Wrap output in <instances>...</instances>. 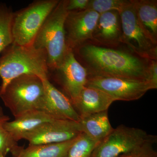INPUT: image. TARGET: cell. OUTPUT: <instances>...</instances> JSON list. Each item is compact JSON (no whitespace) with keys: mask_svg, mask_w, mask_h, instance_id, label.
Returning <instances> with one entry per match:
<instances>
[{"mask_svg":"<svg viewBox=\"0 0 157 157\" xmlns=\"http://www.w3.org/2000/svg\"><path fill=\"white\" fill-rule=\"evenodd\" d=\"M73 51L86 65L88 76L117 77L149 82L151 60L126 52L92 44H83Z\"/></svg>","mask_w":157,"mask_h":157,"instance_id":"cell-1","label":"cell"},{"mask_svg":"<svg viewBox=\"0 0 157 157\" xmlns=\"http://www.w3.org/2000/svg\"><path fill=\"white\" fill-rule=\"evenodd\" d=\"M48 57L43 49L33 45L21 46L11 44L0 56V93L14 78L24 75H33L48 78Z\"/></svg>","mask_w":157,"mask_h":157,"instance_id":"cell-2","label":"cell"},{"mask_svg":"<svg viewBox=\"0 0 157 157\" xmlns=\"http://www.w3.org/2000/svg\"><path fill=\"white\" fill-rule=\"evenodd\" d=\"M67 0L58 4L43 23L34 39L35 48L43 49L48 57L49 70L53 71L69 50L66 42L65 22L68 11Z\"/></svg>","mask_w":157,"mask_h":157,"instance_id":"cell-3","label":"cell"},{"mask_svg":"<svg viewBox=\"0 0 157 157\" xmlns=\"http://www.w3.org/2000/svg\"><path fill=\"white\" fill-rule=\"evenodd\" d=\"M43 79L24 75L11 80L0 98L14 117L31 110H41L45 97Z\"/></svg>","mask_w":157,"mask_h":157,"instance_id":"cell-4","label":"cell"},{"mask_svg":"<svg viewBox=\"0 0 157 157\" xmlns=\"http://www.w3.org/2000/svg\"><path fill=\"white\" fill-rule=\"evenodd\" d=\"M59 0H37L29 6L13 12L11 20L13 44L33 45L43 23Z\"/></svg>","mask_w":157,"mask_h":157,"instance_id":"cell-5","label":"cell"},{"mask_svg":"<svg viewBox=\"0 0 157 157\" xmlns=\"http://www.w3.org/2000/svg\"><path fill=\"white\" fill-rule=\"evenodd\" d=\"M157 141L156 135L148 134L141 129L120 125L98 144L92 157H117L145 144Z\"/></svg>","mask_w":157,"mask_h":157,"instance_id":"cell-6","label":"cell"},{"mask_svg":"<svg viewBox=\"0 0 157 157\" xmlns=\"http://www.w3.org/2000/svg\"><path fill=\"white\" fill-rule=\"evenodd\" d=\"M119 13L122 30L121 43L125 44L137 56L156 60L157 45L146 36L139 25L133 1H131Z\"/></svg>","mask_w":157,"mask_h":157,"instance_id":"cell-7","label":"cell"},{"mask_svg":"<svg viewBox=\"0 0 157 157\" xmlns=\"http://www.w3.org/2000/svg\"><path fill=\"white\" fill-rule=\"evenodd\" d=\"M86 86L101 90L115 101H133L153 90L148 82L108 76H88Z\"/></svg>","mask_w":157,"mask_h":157,"instance_id":"cell-8","label":"cell"},{"mask_svg":"<svg viewBox=\"0 0 157 157\" xmlns=\"http://www.w3.org/2000/svg\"><path fill=\"white\" fill-rule=\"evenodd\" d=\"M56 78L73 106L87 82L88 72L69 49L63 60L53 70Z\"/></svg>","mask_w":157,"mask_h":157,"instance_id":"cell-9","label":"cell"},{"mask_svg":"<svg viewBox=\"0 0 157 157\" xmlns=\"http://www.w3.org/2000/svg\"><path fill=\"white\" fill-rule=\"evenodd\" d=\"M100 14L96 11L86 9L82 11L68 12L65 22L66 42L69 49L73 50L93 40V35Z\"/></svg>","mask_w":157,"mask_h":157,"instance_id":"cell-10","label":"cell"},{"mask_svg":"<svg viewBox=\"0 0 157 157\" xmlns=\"http://www.w3.org/2000/svg\"><path fill=\"white\" fill-rule=\"evenodd\" d=\"M81 133L78 122L54 120L40 125L24 140L28 141L29 145L60 143L76 138Z\"/></svg>","mask_w":157,"mask_h":157,"instance_id":"cell-11","label":"cell"},{"mask_svg":"<svg viewBox=\"0 0 157 157\" xmlns=\"http://www.w3.org/2000/svg\"><path fill=\"white\" fill-rule=\"evenodd\" d=\"M45 97L41 110L56 120L78 122L79 115L69 98L49 81L43 79Z\"/></svg>","mask_w":157,"mask_h":157,"instance_id":"cell-12","label":"cell"},{"mask_svg":"<svg viewBox=\"0 0 157 157\" xmlns=\"http://www.w3.org/2000/svg\"><path fill=\"white\" fill-rule=\"evenodd\" d=\"M121 34L119 13L108 11L100 14L92 41L106 46H115L121 43Z\"/></svg>","mask_w":157,"mask_h":157,"instance_id":"cell-13","label":"cell"},{"mask_svg":"<svg viewBox=\"0 0 157 157\" xmlns=\"http://www.w3.org/2000/svg\"><path fill=\"white\" fill-rule=\"evenodd\" d=\"M115 100L101 90L85 86L74 107L79 117L107 111Z\"/></svg>","mask_w":157,"mask_h":157,"instance_id":"cell-14","label":"cell"},{"mask_svg":"<svg viewBox=\"0 0 157 157\" xmlns=\"http://www.w3.org/2000/svg\"><path fill=\"white\" fill-rule=\"evenodd\" d=\"M53 118L44 111L39 109L31 110L7 122L5 128L16 142L24 140L26 135L37 127Z\"/></svg>","mask_w":157,"mask_h":157,"instance_id":"cell-15","label":"cell"},{"mask_svg":"<svg viewBox=\"0 0 157 157\" xmlns=\"http://www.w3.org/2000/svg\"><path fill=\"white\" fill-rule=\"evenodd\" d=\"M133 2L139 25L146 36L157 45V1L134 0Z\"/></svg>","mask_w":157,"mask_h":157,"instance_id":"cell-16","label":"cell"},{"mask_svg":"<svg viewBox=\"0 0 157 157\" xmlns=\"http://www.w3.org/2000/svg\"><path fill=\"white\" fill-rule=\"evenodd\" d=\"M78 123L81 133L97 142H101L113 129L109 122L107 111L80 117Z\"/></svg>","mask_w":157,"mask_h":157,"instance_id":"cell-17","label":"cell"},{"mask_svg":"<svg viewBox=\"0 0 157 157\" xmlns=\"http://www.w3.org/2000/svg\"><path fill=\"white\" fill-rule=\"evenodd\" d=\"M76 137L60 143L19 146L11 155L13 157H67Z\"/></svg>","mask_w":157,"mask_h":157,"instance_id":"cell-18","label":"cell"},{"mask_svg":"<svg viewBox=\"0 0 157 157\" xmlns=\"http://www.w3.org/2000/svg\"><path fill=\"white\" fill-rule=\"evenodd\" d=\"M13 13L10 7L0 3V54L13 43L11 27Z\"/></svg>","mask_w":157,"mask_h":157,"instance_id":"cell-19","label":"cell"},{"mask_svg":"<svg viewBox=\"0 0 157 157\" xmlns=\"http://www.w3.org/2000/svg\"><path fill=\"white\" fill-rule=\"evenodd\" d=\"M99 143L81 133L76 137L67 157H92L93 152Z\"/></svg>","mask_w":157,"mask_h":157,"instance_id":"cell-20","label":"cell"},{"mask_svg":"<svg viewBox=\"0 0 157 157\" xmlns=\"http://www.w3.org/2000/svg\"><path fill=\"white\" fill-rule=\"evenodd\" d=\"M130 2L126 0H90L87 9L100 14L109 11L120 12Z\"/></svg>","mask_w":157,"mask_h":157,"instance_id":"cell-21","label":"cell"},{"mask_svg":"<svg viewBox=\"0 0 157 157\" xmlns=\"http://www.w3.org/2000/svg\"><path fill=\"white\" fill-rule=\"evenodd\" d=\"M9 121L8 116H0V152L5 157L9 153L12 154L19 146L5 128V124Z\"/></svg>","mask_w":157,"mask_h":157,"instance_id":"cell-22","label":"cell"},{"mask_svg":"<svg viewBox=\"0 0 157 157\" xmlns=\"http://www.w3.org/2000/svg\"><path fill=\"white\" fill-rule=\"evenodd\" d=\"M156 142H148L132 151L117 157H157V152L154 147Z\"/></svg>","mask_w":157,"mask_h":157,"instance_id":"cell-23","label":"cell"},{"mask_svg":"<svg viewBox=\"0 0 157 157\" xmlns=\"http://www.w3.org/2000/svg\"><path fill=\"white\" fill-rule=\"evenodd\" d=\"M90 0H67V9L68 12L83 11L87 9Z\"/></svg>","mask_w":157,"mask_h":157,"instance_id":"cell-24","label":"cell"},{"mask_svg":"<svg viewBox=\"0 0 157 157\" xmlns=\"http://www.w3.org/2000/svg\"><path fill=\"white\" fill-rule=\"evenodd\" d=\"M149 82L153 90L157 88V63L156 60H151L149 66Z\"/></svg>","mask_w":157,"mask_h":157,"instance_id":"cell-25","label":"cell"},{"mask_svg":"<svg viewBox=\"0 0 157 157\" xmlns=\"http://www.w3.org/2000/svg\"><path fill=\"white\" fill-rule=\"evenodd\" d=\"M4 115L3 114L2 109V107H0V116Z\"/></svg>","mask_w":157,"mask_h":157,"instance_id":"cell-26","label":"cell"},{"mask_svg":"<svg viewBox=\"0 0 157 157\" xmlns=\"http://www.w3.org/2000/svg\"><path fill=\"white\" fill-rule=\"evenodd\" d=\"M0 157H6L0 152Z\"/></svg>","mask_w":157,"mask_h":157,"instance_id":"cell-27","label":"cell"}]
</instances>
